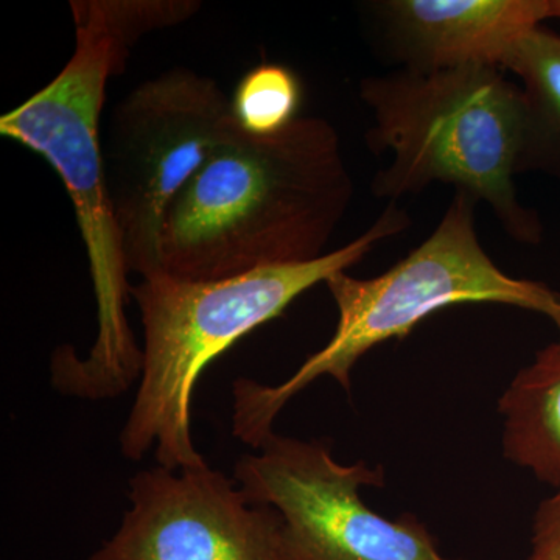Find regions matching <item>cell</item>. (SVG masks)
<instances>
[{
  "label": "cell",
  "mask_w": 560,
  "mask_h": 560,
  "mask_svg": "<svg viewBox=\"0 0 560 560\" xmlns=\"http://www.w3.org/2000/svg\"><path fill=\"white\" fill-rule=\"evenodd\" d=\"M370 10L399 69L501 68L512 47L551 20V0H378Z\"/></svg>",
  "instance_id": "9c48e42d"
},
{
  "label": "cell",
  "mask_w": 560,
  "mask_h": 560,
  "mask_svg": "<svg viewBox=\"0 0 560 560\" xmlns=\"http://www.w3.org/2000/svg\"><path fill=\"white\" fill-rule=\"evenodd\" d=\"M410 224L407 210L389 202L360 237L316 260L221 280L158 272L131 285L143 346L138 390L119 438L124 458L140 460L154 452L165 469L206 466L190 425L195 388L206 368L261 324L282 316L305 291L348 271Z\"/></svg>",
  "instance_id": "3957f363"
},
{
  "label": "cell",
  "mask_w": 560,
  "mask_h": 560,
  "mask_svg": "<svg viewBox=\"0 0 560 560\" xmlns=\"http://www.w3.org/2000/svg\"><path fill=\"white\" fill-rule=\"evenodd\" d=\"M234 480L253 503L275 508L289 560H455L416 515L383 517L361 488H382L385 469L341 464L330 441L272 433L235 464Z\"/></svg>",
  "instance_id": "52a82bcc"
},
{
  "label": "cell",
  "mask_w": 560,
  "mask_h": 560,
  "mask_svg": "<svg viewBox=\"0 0 560 560\" xmlns=\"http://www.w3.org/2000/svg\"><path fill=\"white\" fill-rule=\"evenodd\" d=\"M235 121L220 84L187 68L143 81L114 106L103 167L128 275L161 272L165 217Z\"/></svg>",
  "instance_id": "8992f818"
},
{
  "label": "cell",
  "mask_w": 560,
  "mask_h": 560,
  "mask_svg": "<svg viewBox=\"0 0 560 560\" xmlns=\"http://www.w3.org/2000/svg\"><path fill=\"white\" fill-rule=\"evenodd\" d=\"M477 205L471 195L456 190L430 237L377 278H352L346 271L331 276L326 285L338 311L334 337L280 385L235 381L232 434L256 451L275 433L283 407L316 378L329 375L350 393V372L361 357L383 342L404 340L444 308L511 305L547 316L560 335V293L497 267L475 230Z\"/></svg>",
  "instance_id": "5b68a950"
},
{
  "label": "cell",
  "mask_w": 560,
  "mask_h": 560,
  "mask_svg": "<svg viewBox=\"0 0 560 560\" xmlns=\"http://www.w3.org/2000/svg\"><path fill=\"white\" fill-rule=\"evenodd\" d=\"M75 51L43 90L0 119V135L40 154L60 176L75 209L97 301V337L84 359L58 346L50 381L62 396L113 399L138 382L142 349L128 324L130 296L119 231L106 190L102 110L110 77L151 32L176 27L201 9L197 0H72Z\"/></svg>",
  "instance_id": "6da1fadb"
},
{
  "label": "cell",
  "mask_w": 560,
  "mask_h": 560,
  "mask_svg": "<svg viewBox=\"0 0 560 560\" xmlns=\"http://www.w3.org/2000/svg\"><path fill=\"white\" fill-rule=\"evenodd\" d=\"M352 198L330 121L298 117L272 136L235 121L165 217L161 272L221 280L319 259Z\"/></svg>",
  "instance_id": "7a4b0ae2"
},
{
  "label": "cell",
  "mask_w": 560,
  "mask_h": 560,
  "mask_svg": "<svg viewBox=\"0 0 560 560\" xmlns=\"http://www.w3.org/2000/svg\"><path fill=\"white\" fill-rule=\"evenodd\" d=\"M503 455L560 489V342L536 353L499 400Z\"/></svg>",
  "instance_id": "30bf717a"
},
{
  "label": "cell",
  "mask_w": 560,
  "mask_h": 560,
  "mask_svg": "<svg viewBox=\"0 0 560 560\" xmlns=\"http://www.w3.org/2000/svg\"><path fill=\"white\" fill-rule=\"evenodd\" d=\"M551 18L560 20V0H551Z\"/></svg>",
  "instance_id": "5bb4252c"
},
{
  "label": "cell",
  "mask_w": 560,
  "mask_h": 560,
  "mask_svg": "<svg viewBox=\"0 0 560 560\" xmlns=\"http://www.w3.org/2000/svg\"><path fill=\"white\" fill-rule=\"evenodd\" d=\"M526 560H560V489L537 508Z\"/></svg>",
  "instance_id": "4fadbf2b"
},
{
  "label": "cell",
  "mask_w": 560,
  "mask_h": 560,
  "mask_svg": "<svg viewBox=\"0 0 560 560\" xmlns=\"http://www.w3.org/2000/svg\"><path fill=\"white\" fill-rule=\"evenodd\" d=\"M231 102L243 130L256 136L278 135L298 119L300 77L285 66L264 62L245 73Z\"/></svg>",
  "instance_id": "7c38bea8"
},
{
  "label": "cell",
  "mask_w": 560,
  "mask_h": 560,
  "mask_svg": "<svg viewBox=\"0 0 560 560\" xmlns=\"http://www.w3.org/2000/svg\"><path fill=\"white\" fill-rule=\"evenodd\" d=\"M130 510L90 560H289L282 517L209 464L130 480Z\"/></svg>",
  "instance_id": "ba28073f"
},
{
  "label": "cell",
  "mask_w": 560,
  "mask_h": 560,
  "mask_svg": "<svg viewBox=\"0 0 560 560\" xmlns=\"http://www.w3.org/2000/svg\"><path fill=\"white\" fill-rule=\"evenodd\" d=\"M372 110L368 149L389 153L372 195L396 202L434 184H451L485 201L521 245H540L539 213L518 198L523 101L518 84L495 66L412 72L397 69L360 81Z\"/></svg>",
  "instance_id": "277c9868"
},
{
  "label": "cell",
  "mask_w": 560,
  "mask_h": 560,
  "mask_svg": "<svg viewBox=\"0 0 560 560\" xmlns=\"http://www.w3.org/2000/svg\"><path fill=\"white\" fill-rule=\"evenodd\" d=\"M501 69L522 83L518 175L541 173L560 184V35L544 27L528 33Z\"/></svg>",
  "instance_id": "8fae6325"
}]
</instances>
